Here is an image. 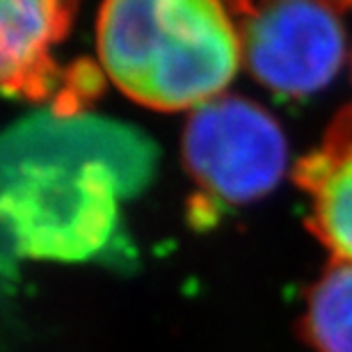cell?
Returning <instances> with one entry per match:
<instances>
[{"label":"cell","instance_id":"1","mask_svg":"<svg viewBox=\"0 0 352 352\" xmlns=\"http://www.w3.org/2000/svg\"><path fill=\"white\" fill-rule=\"evenodd\" d=\"M153 146L105 119L39 115L0 135V252L87 261L115 241L119 201L149 181Z\"/></svg>","mask_w":352,"mask_h":352},{"label":"cell","instance_id":"8","mask_svg":"<svg viewBox=\"0 0 352 352\" xmlns=\"http://www.w3.org/2000/svg\"><path fill=\"white\" fill-rule=\"evenodd\" d=\"M227 3H229L231 7H234L236 12H241L243 16H245V14H250V12H252V7H254L256 0H227Z\"/></svg>","mask_w":352,"mask_h":352},{"label":"cell","instance_id":"4","mask_svg":"<svg viewBox=\"0 0 352 352\" xmlns=\"http://www.w3.org/2000/svg\"><path fill=\"white\" fill-rule=\"evenodd\" d=\"M241 44L252 76L291 98L329 85L346 58L343 23L327 0H256Z\"/></svg>","mask_w":352,"mask_h":352},{"label":"cell","instance_id":"9","mask_svg":"<svg viewBox=\"0 0 352 352\" xmlns=\"http://www.w3.org/2000/svg\"><path fill=\"white\" fill-rule=\"evenodd\" d=\"M327 3H332L336 10H343V7H352V0H327Z\"/></svg>","mask_w":352,"mask_h":352},{"label":"cell","instance_id":"3","mask_svg":"<svg viewBox=\"0 0 352 352\" xmlns=\"http://www.w3.org/2000/svg\"><path fill=\"white\" fill-rule=\"evenodd\" d=\"M181 149L192 181L227 206H245L270 195L288 158L277 119L243 96H217L195 108Z\"/></svg>","mask_w":352,"mask_h":352},{"label":"cell","instance_id":"2","mask_svg":"<svg viewBox=\"0 0 352 352\" xmlns=\"http://www.w3.org/2000/svg\"><path fill=\"white\" fill-rule=\"evenodd\" d=\"M96 51L126 96L163 112L222 96L243 62L222 0H103Z\"/></svg>","mask_w":352,"mask_h":352},{"label":"cell","instance_id":"7","mask_svg":"<svg viewBox=\"0 0 352 352\" xmlns=\"http://www.w3.org/2000/svg\"><path fill=\"white\" fill-rule=\"evenodd\" d=\"M300 336L311 352H352V263L332 261L309 288Z\"/></svg>","mask_w":352,"mask_h":352},{"label":"cell","instance_id":"5","mask_svg":"<svg viewBox=\"0 0 352 352\" xmlns=\"http://www.w3.org/2000/svg\"><path fill=\"white\" fill-rule=\"evenodd\" d=\"M78 0H0V91L46 98L60 89L55 48L72 30Z\"/></svg>","mask_w":352,"mask_h":352},{"label":"cell","instance_id":"6","mask_svg":"<svg viewBox=\"0 0 352 352\" xmlns=\"http://www.w3.org/2000/svg\"><path fill=\"white\" fill-rule=\"evenodd\" d=\"M293 179L309 199V229L332 261L352 263V105L334 117L318 146L298 160Z\"/></svg>","mask_w":352,"mask_h":352}]
</instances>
